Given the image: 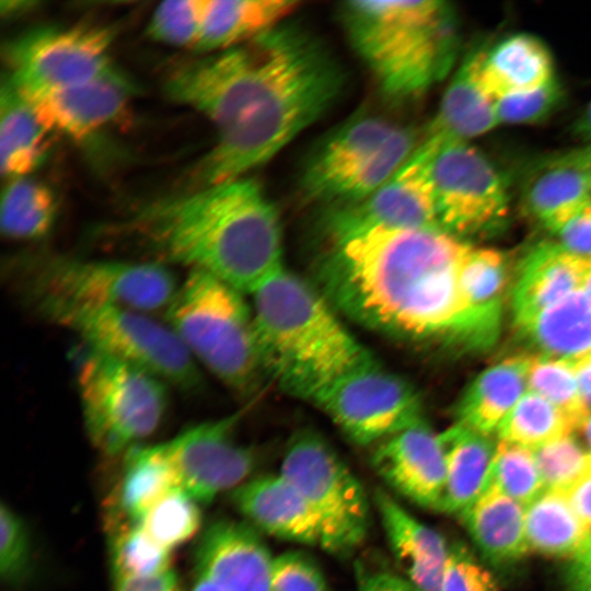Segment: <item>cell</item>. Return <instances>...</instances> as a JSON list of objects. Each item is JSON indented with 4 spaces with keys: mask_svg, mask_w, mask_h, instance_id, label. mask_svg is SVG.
Wrapping results in <instances>:
<instances>
[{
    "mask_svg": "<svg viewBox=\"0 0 591 591\" xmlns=\"http://www.w3.org/2000/svg\"><path fill=\"white\" fill-rule=\"evenodd\" d=\"M0 572L11 586L21 584L30 571L31 540L23 519L9 506L0 507Z\"/></svg>",
    "mask_w": 591,
    "mask_h": 591,
    "instance_id": "cell-44",
    "label": "cell"
},
{
    "mask_svg": "<svg viewBox=\"0 0 591 591\" xmlns=\"http://www.w3.org/2000/svg\"><path fill=\"white\" fill-rule=\"evenodd\" d=\"M479 76L485 93L494 101L537 89L556 78L548 47L528 33L509 35L487 47Z\"/></svg>",
    "mask_w": 591,
    "mask_h": 591,
    "instance_id": "cell-26",
    "label": "cell"
},
{
    "mask_svg": "<svg viewBox=\"0 0 591 591\" xmlns=\"http://www.w3.org/2000/svg\"><path fill=\"white\" fill-rule=\"evenodd\" d=\"M573 367L579 392L591 412V356L573 361Z\"/></svg>",
    "mask_w": 591,
    "mask_h": 591,
    "instance_id": "cell-52",
    "label": "cell"
},
{
    "mask_svg": "<svg viewBox=\"0 0 591 591\" xmlns=\"http://www.w3.org/2000/svg\"><path fill=\"white\" fill-rule=\"evenodd\" d=\"M531 355L509 357L480 372L457 405L459 424L490 436L528 391Z\"/></svg>",
    "mask_w": 591,
    "mask_h": 591,
    "instance_id": "cell-30",
    "label": "cell"
},
{
    "mask_svg": "<svg viewBox=\"0 0 591 591\" xmlns=\"http://www.w3.org/2000/svg\"><path fill=\"white\" fill-rule=\"evenodd\" d=\"M524 523L530 551L545 556L570 559L591 543L565 490L545 489L525 506Z\"/></svg>",
    "mask_w": 591,
    "mask_h": 591,
    "instance_id": "cell-34",
    "label": "cell"
},
{
    "mask_svg": "<svg viewBox=\"0 0 591 591\" xmlns=\"http://www.w3.org/2000/svg\"><path fill=\"white\" fill-rule=\"evenodd\" d=\"M528 391L536 393L567 414L578 430L591 415L579 392L573 361L531 355Z\"/></svg>",
    "mask_w": 591,
    "mask_h": 591,
    "instance_id": "cell-39",
    "label": "cell"
},
{
    "mask_svg": "<svg viewBox=\"0 0 591 591\" xmlns=\"http://www.w3.org/2000/svg\"><path fill=\"white\" fill-rule=\"evenodd\" d=\"M440 139L426 134L406 162L381 187L351 204L331 206L324 216L328 239L373 227L440 228L432 164Z\"/></svg>",
    "mask_w": 591,
    "mask_h": 591,
    "instance_id": "cell-14",
    "label": "cell"
},
{
    "mask_svg": "<svg viewBox=\"0 0 591 591\" xmlns=\"http://www.w3.org/2000/svg\"><path fill=\"white\" fill-rule=\"evenodd\" d=\"M494 487L524 507L546 488L531 448L499 440L487 476ZM485 489V490H486Z\"/></svg>",
    "mask_w": 591,
    "mask_h": 591,
    "instance_id": "cell-38",
    "label": "cell"
},
{
    "mask_svg": "<svg viewBox=\"0 0 591 591\" xmlns=\"http://www.w3.org/2000/svg\"><path fill=\"white\" fill-rule=\"evenodd\" d=\"M374 501L382 526L404 578L416 591H440L450 547L443 536L378 489Z\"/></svg>",
    "mask_w": 591,
    "mask_h": 591,
    "instance_id": "cell-22",
    "label": "cell"
},
{
    "mask_svg": "<svg viewBox=\"0 0 591 591\" xmlns=\"http://www.w3.org/2000/svg\"><path fill=\"white\" fill-rule=\"evenodd\" d=\"M132 93V83L115 68L82 84L20 94L50 131L82 140L116 121Z\"/></svg>",
    "mask_w": 591,
    "mask_h": 591,
    "instance_id": "cell-16",
    "label": "cell"
},
{
    "mask_svg": "<svg viewBox=\"0 0 591 591\" xmlns=\"http://www.w3.org/2000/svg\"><path fill=\"white\" fill-rule=\"evenodd\" d=\"M232 501L258 530L280 540L322 547L317 514L280 474L243 483L233 490Z\"/></svg>",
    "mask_w": 591,
    "mask_h": 591,
    "instance_id": "cell-21",
    "label": "cell"
},
{
    "mask_svg": "<svg viewBox=\"0 0 591 591\" xmlns=\"http://www.w3.org/2000/svg\"><path fill=\"white\" fill-rule=\"evenodd\" d=\"M113 32L103 26L45 27L9 48V81L23 94L95 80L115 69Z\"/></svg>",
    "mask_w": 591,
    "mask_h": 591,
    "instance_id": "cell-12",
    "label": "cell"
},
{
    "mask_svg": "<svg viewBox=\"0 0 591 591\" xmlns=\"http://www.w3.org/2000/svg\"><path fill=\"white\" fill-rule=\"evenodd\" d=\"M157 263L204 271L252 293L283 267L277 209L251 177L186 189L148 204L125 225Z\"/></svg>",
    "mask_w": 591,
    "mask_h": 591,
    "instance_id": "cell-3",
    "label": "cell"
},
{
    "mask_svg": "<svg viewBox=\"0 0 591 591\" xmlns=\"http://www.w3.org/2000/svg\"><path fill=\"white\" fill-rule=\"evenodd\" d=\"M356 591H416L403 576L375 571L360 576Z\"/></svg>",
    "mask_w": 591,
    "mask_h": 591,
    "instance_id": "cell-50",
    "label": "cell"
},
{
    "mask_svg": "<svg viewBox=\"0 0 591 591\" xmlns=\"http://www.w3.org/2000/svg\"><path fill=\"white\" fill-rule=\"evenodd\" d=\"M270 591H329V587L310 555L291 551L274 558Z\"/></svg>",
    "mask_w": 591,
    "mask_h": 591,
    "instance_id": "cell-45",
    "label": "cell"
},
{
    "mask_svg": "<svg viewBox=\"0 0 591 591\" xmlns=\"http://www.w3.org/2000/svg\"><path fill=\"white\" fill-rule=\"evenodd\" d=\"M439 139L432 164L439 227L460 239L498 229L510 204L500 171L470 141Z\"/></svg>",
    "mask_w": 591,
    "mask_h": 591,
    "instance_id": "cell-11",
    "label": "cell"
},
{
    "mask_svg": "<svg viewBox=\"0 0 591 591\" xmlns=\"http://www.w3.org/2000/svg\"><path fill=\"white\" fill-rule=\"evenodd\" d=\"M125 455L113 522L139 524L154 505L181 484L163 443L134 447Z\"/></svg>",
    "mask_w": 591,
    "mask_h": 591,
    "instance_id": "cell-32",
    "label": "cell"
},
{
    "mask_svg": "<svg viewBox=\"0 0 591 591\" xmlns=\"http://www.w3.org/2000/svg\"><path fill=\"white\" fill-rule=\"evenodd\" d=\"M590 201H591V199H590Z\"/></svg>",
    "mask_w": 591,
    "mask_h": 591,
    "instance_id": "cell-58",
    "label": "cell"
},
{
    "mask_svg": "<svg viewBox=\"0 0 591 591\" xmlns=\"http://www.w3.org/2000/svg\"><path fill=\"white\" fill-rule=\"evenodd\" d=\"M114 580L150 577L171 570V552L151 540L140 524L114 523L109 542Z\"/></svg>",
    "mask_w": 591,
    "mask_h": 591,
    "instance_id": "cell-37",
    "label": "cell"
},
{
    "mask_svg": "<svg viewBox=\"0 0 591 591\" xmlns=\"http://www.w3.org/2000/svg\"><path fill=\"white\" fill-rule=\"evenodd\" d=\"M198 503L182 487L175 488L154 505L139 524L151 540L172 551L198 532L201 524Z\"/></svg>",
    "mask_w": 591,
    "mask_h": 591,
    "instance_id": "cell-40",
    "label": "cell"
},
{
    "mask_svg": "<svg viewBox=\"0 0 591 591\" xmlns=\"http://www.w3.org/2000/svg\"><path fill=\"white\" fill-rule=\"evenodd\" d=\"M582 289L591 304V267L590 269L588 270L587 273V276L584 278V281H583V285H582Z\"/></svg>",
    "mask_w": 591,
    "mask_h": 591,
    "instance_id": "cell-57",
    "label": "cell"
},
{
    "mask_svg": "<svg viewBox=\"0 0 591 591\" xmlns=\"http://www.w3.org/2000/svg\"><path fill=\"white\" fill-rule=\"evenodd\" d=\"M260 370L285 391L311 401L373 360L314 288L285 267L252 293Z\"/></svg>",
    "mask_w": 591,
    "mask_h": 591,
    "instance_id": "cell-4",
    "label": "cell"
},
{
    "mask_svg": "<svg viewBox=\"0 0 591 591\" xmlns=\"http://www.w3.org/2000/svg\"><path fill=\"white\" fill-rule=\"evenodd\" d=\"M525 507L494 487L487 488L460 517L473 542L495 565H510L530 551Z\"/></svg>",
    "mask_w": 591,
    "mask_h": 591,
    "instance_id": "cell-29",
    "label": "cell"
},
{
    "mask_svg": "<svg viewBox=\"0 0 591 591\" xmlns=\"http://www.w3.org/2000/svg\"><path fill=\"white\" fill-rule=\"evenodd\" d=\"M313 403L358 444L381 442L424 419L414 387L374 359L337 379Z\"/></svg>",
    "mask_w": 591,
    "mask_h": 591,
    "instance_id": "cell-13",
    "label": "cell"
},
{
    "mask_svg": "<svg viewBox=\"0 0 591 591\" xmlns=\"http://www.w3.org/2000/svg\"><path fill=\"white\" fill-rule=\"evenodd\" d=\"M299 5L294 0H209L195 49L212 54L245 44L286 22Z\"/></svg>",
    "mask_w": 591,
    "mask_h": 591,
    "instance_id": "cell-31",
    "label": "cell"
},
{
    "mask_svg": "<svg viewBox=\"0 0 591 591\" xmlns=\"http://www.w3.org/2000/svg\"><path fill=\"white\" fill-rule=\"evenodd\" d=\"M566 493L577 515L591 529V476L583 478Z\"/></svg>",
    "mask_w": 591,
    "mask_h": 591,
    "instance_id": "cell-51",
    "label": "cell"
},
{
    "mask_svg": "<svg viewBox=\"0 0 591 591\" xmlns=\"http://www.w3.org/2000/svg\"><path fill=\"white\" fill-rule=\"evenodd\" d=\"M566 152L576 161L591 169V143L582 148H577V149L569 150Z\"/></svg>",
    "mask_w": 591,
    "mask_h": 591,
    "instance_id": "cell-54",
    "label": "cell"
},
{
    "mask_svg": "<svg viewBox=\"0 0 591 591\" xmlns=\"http://www.w3.org/2000/svg\"><path fill=\"white\" fill-rule=\"evenodd\" d=\"M8 274L27 304L53 300L150 312L167 308L178 288L172 270L157 262L38 255L14 260Z\"/></svg>",
    "mask_w": 591,
    "mask_h": 591,
    "instance_id": "cell-7",
    "label": "cell"
},
{
    "mask_svg": "<svg viewBox=\"0 0 591 591\" xmlns=\"http://www.w3.org/2000/svg\"><path fill=\"white\" fill-rule=\"evenodd\" d=\"M193 591H223L216 584L211 583L210 581L198 577L197 581L194 584Z\"/></svg>",
    "mask_w": 591,
    "mask_h": 591,
    "instance_id": "cell-55",
    "label": "cell"
},
{
    "mask_svg": "<svg viewBox=\"0 0 591 591\" xmlns=\"http://www.w3.org/2000/svg\"><path fill=\"white\" fill-rule=\"evenodd\" d=\"M514 329L532 356L566 361L591 356V304L582 288Z\"/></svg>",
    "mask_w": 591,
    "mask_h": 591,
    "instance_id": "cell-27",
    "label": "cell"
},
{
    "mask_svg": "<svg viewBox=\"0 0 591 591\" xmlns=\"http://www.w3.org/2000/svg\"><path fill=\"white\" fill-rule=\"evenodd\" d=\"M279 474L317 514L322 548L346 555L364 541L370 519L366 491L322 437L309 431L298 434L285 453Z\"/></svg>",
    "mask_w": 591,
    "mask_h": 591,
    "instance_id": "cell-10",
    "label": "cell"
},
{
    "mask_svg": "<svg viewBox=\"0 0 591 591\" xmlns=\"http://www.w3.org/2000/svg\"><path fill=\"white\" fill-rule=\"evenodd\" d=\"M485 45L473 47L463 58L426 134L468 141L499 126L495 101L484 91L480 63Z\"/></svg>",
    "mask_w": 591,
    "mask_h": 591,
    "instance_id": "cell-25",
    "label": "cell"
},
{
    "mask_svg": "<svg viewBox=\"0 0 591 591\" xmlns=\"http://www.w3.org/2000/svg\"><path fill=\"white\" fill-rule=\"evenodd\" d=\"M508 263L494 248H474L466 254L461 285L467 306L463 350H486L498 339L508 291Z\"/></svg>",
    "mask_w": 591,
    "mask_h": 591,
    "instance_id": "cell-23",
    "label": "cell"
},
{
    "mask_svg": "<svg viewBox=\"0 0 591 591\" xmlns=\"http://www.w3.org/2000/svg\"><path fill=\"white\" fill-rule=\"evenodd\" d=\"M237 419L205 421L163 443L181 487L198 502L237 488L255 466L253 450L235 440Z\"/></svg>",
    "mask_w": 591,
    "mask_h": 591,
    "instance_id": "cell-15",
    "label": "cell"
},
{
    "mask_svg": "<svg viewBox=\"0 0 591 591\" xmlns=\"http://www.w3.org/2000/svg\"><path fill=\"white\" fill-rule=\"evenodd\" d=\"M273 561L258 533L231 520L209 525L195 551L198 577L223 591H270Z\"/></svg>",
    "mask_w": 591,
    "mask_h": 591,
    "instance_id": "cell-18",
    "label": "cell"
},
{
    "mask_svg": "<svg viewBox=\"0 0 591 591\" xmlns=\"http://www.w3.org/2000/svg\"><path fill=\"white\" fill-rule=\"evenodd\" d=\"M439 439L445 461L439 511L460 515L485 491L497 443L459 422L439 433Z\"/></svg>",
    "mask_w": 591,
    "mask_h": 591,
    "instance_id": "cell-28",
    "label": "cell"
},
{
    "mask_svg": "<svg viewBox=\"0 0 591 591\" xmlns=\"http://www.w3.org/2000/svg\"><path fill=\"white\" fill-rule=\"evenodd\" d=\"M372 464L397 494L422 508L439 511L445 461L439 433L425 419L379 442Z\"/></svg>",
    "mask_w": 591,
    "mask_h": 591,
    "instance_id": "cell-17",
    "label": "cell"
},
{
    "mask_svg": "<svg viewBox=\"0 0 591 591\" xmlns=\"http://www.w3.org/2000/svg\"><path fill=\"white\" fill-rule=\"evenodd\" d=\"M590 199L591 169L564 152L530 176L520 204L529 219L554 234Z\"/></svg>",
    "mask_w": 591,
    "mask_h": 591,
    "instance_id": "cell-24",
    "label": "cell"
},
{
    "mask_svg": "<svg viewBox=\"0 0 591 591\" xmlns=\"http://www.w3.org/2000/svg\"><path fill=\"white\" fill-rule=\"evenodd\" d=\"M345 74L302 26L283 22L199 65L196 101L218 137L189 172L188 189L245 177L337 102Z\"/></svg>",
    "mask_w": 591,
    "mask_h": 591,
    "instance_id": "cell-1",
    "label": "cell"
},
{
    "mask_svg": "<svg viewBox=\"0 0 591 591\" xmlns=\"http://www.w3.org/2000/svg\"><path fill=\"white\" fill-rule=\"evenodd\" d=\"M440 591H498L491 573L462 544L450 547Z\"/></svg>",
    "mask_w": 591,
    "mask_h": 591,
    "instance_id": "cell-46",
    "label": "cell"
},
{
    "mask_svg": "<svg viewBox=\"0 0 591 591\" xmlns=\"http://www.w3.org/2000/svg\"><path fill=\"white\" fill-rule=\"evenodd\" d=\"M564 88L557 78L522 93L495 101L499 125H536L548 119L561 105Z\"/></svg>",
    "mask_w": 591,
    "mask_h": 591,
    "instance_id": "cell-43",
    "label": "cell"
},
{
    "mask_svg": "<svg viewBox=\"0 0 591 591\" xmlns=\"http://www.w3.org/2000/svg\"><path fill=\"white\" fill-rule=\"evenodd\" d=\"M338 13L350 46L393 100L419 97L452 65L454 19L443 1L355 0Z\"/></svg>",
    "mask_w": 591,
    "mask_h": 591,
    "instance_id": "cell-5",
    "label": "cell"
},
{
    "mask_svg": "<svg viewBox=\"0 0 591 591\" xmlns=\"http://www.w3.org/2000/svg\"><path fill=\"white\" fill-rule=\"evenodd\" d=\"M532 450L546 489L567 491L583 478L591 476V452L575 433Z\"/></svg>",
    "mask_w": 591,
    "mask_h": 591,
    "instance_id": "cell-41",
    "label": "cell"
},
{
    "mask_svg": "<svg viewBox=\"0 0 591 591\" xmlns=\"http://www.w3.org/2000/svg\"><path fill=\"white\" fill-rule=\"evenodd\" d=\"M591 263L567 253L555 240L535 244L521 259L510 292L513 327L581 289Z\"/></svg>",
    "mask_w": 591,
    "mask_h": 591,
    "instance_id": "cell-20",
    "label": "cell"
},
{
    "mask_svg": "<svg viewBox=\"0 0 591 591\" xmlns=\"http://www.w3.org/2000/svg\"><path fill=\"white\" fill-rule=\"evenodd\" d=\"M556 242L570 255L591 263V201L556 233Z\"/></svg>",
    "mask_w": 591,
    "mask_h": 591,
    "instance_id": "cell-47",
    "label": "cell"
},
{
    "mask_svg": "<svg viewBox=\"0 0 591 591\" xmlns=\"http://www.w3.org/2000/svg\"><path fill=\"white\" fill-rule=\"evenodd\" d=\"M85 350L77 381L88 437L106 455L127 452L162 421L167 406L166 382L136 364Z\"/></svg>",
    "mask_w": 591,
    "mask_h": 591,
    "instance_id": "cell-8",
    "label": "cell"
},
{
    "mask_svg": "<svg viewBox=\"0 0 591 591\" xmlns=\"http://www.w3.org/2000/svg\"><path fill=\"white\" fill-rule=\"evenodd\" d=\"M578 431H581L586 441V447L591 452V415L586 419Z\"/></svg>",
    "mask_w": 591,
    "mask_h": 591,
    "instance_id": "cell-56",
    "label": "cell"
},
{
    "mask_svg": "<svg viewBox=\"0 0 591 591\" xmlns=\"http://www.w3.org/2000/svg\"><path fill=\"white\" fill-rule=\"evenodd\" d=\"M209 0H170L160 3L148 23V35L153 40L176 46L196 47Z\"/></svg>",
    "mask_w": 591,
    "mask_h": 591,
    "instance_id": "cell-42",
    "label": "cell"
},
{
    "mask_svg": "<svg viewBox=\"0 0 591 591\" xmlns=\"http://www.w3.org/2000/svg\"><path fill=\"white\" fill-rule=\"evenodd\" d=\"M572 134L591 143V101L572 124Z\"/></svg>",
    "mask_w": 591,
    "mask_h": 591,
    "instance_id": "cell-53",
    "label": "cell"
},
{
    "mask_svg": "<svg viewBox=\"0 0 591 591\" xmlns=\"http://www.w3.org/2000/svg\"><path fill=\"white\" fill-rule=\"evenodd\" d=\"M387 118L357 115L331 134L311 154L301 176L305 196L329 202L335 190L361 169L399 129Z\"/></svg>",
    "mask_w": 591,
    "mask_h": 591,
    "instance_id": "cell-19",
    "label": "cell"
},
{
    "mask_svg": "<svg viewBox=\"0 0 591 591\" xmlns=\"http://www.w3.org/2000/svg\"><path fill=\"white\" fill-rule=\"evenodd\" d=\"M57 216L54 193L27 177L11 179L2 193L0 225L11 240H38L48 234Z\"/></svg>",
    "mask_w": 591,
    "mask_h": 591,
    "instance_id": "cell-35",
    "label": "cell"
},
{
    "mask_svg": "<svg viewBox=\"0 0 591 591\" xmlns=\"http://www.w3.org/2000/svg\"><path fill=\"white\" fill-rule=\"evenodd\" d=\"M166 322L195 361L231 389H250L260 366L253 312L242 292L193 270L169 303Z\"/></svg>",
    "mask_w": 591,
    "mask_h": 591,
    "instance_id": "cell-6",
    "label": "cell"
},
{
    "mask_svg": "<svg viewBox=\"0 0 591 591\" xmlns=\"http://www.w3.org/2000/svg\"><path fill=\"white\" fill-rule=\"evenodd\" d=\"M328 240L323 278L344 311L379 331L462 349L468 243L441 228L373 227Z\"/></svg>",
    "mask_w": 591,
    "mask_h": 591,
    "instance_id": "cell-2",
    "label": "cell"
},
{
    "mask_svg": "<svg viewBox=\"0 0 591 591\" xmlns=\"http://www.w3.org/2000/svg\"><path fill=\"white\" fill-rule=\"evenodd\" d=\"M114 591H182V588L171 569L150 577L114 580Z\"/></svg>",
    "mask_w": 591,
    "mask_h": 591,
    "instance_id": "cell-48",
    "label": "cell"
},
{
    "mask_svg": "<svg viewBox=\"0 0 591 591\" xmlns=\"http://www.w3.org/2000/svg\"><path fill=\"white\" fill-rule=\"evenodd\" d=\"M565 581L570 591H591V543L569 559Z\"/></svg>",
    "mask_w": 591,
    "mask_h": 591,
    "instance_id": "cell-49",
    "label": "cell"
},
{
    "mask_svg": "<svg viewBox=\"0 0 591 591\" xmlns=\"http://www.w3.org/2000/svg\"><path fill=\"white\" fill-rule=\"evenodd\" d=\"M50 130L9 80L0 95V169L10 181L26 177L48 151Z\"/></svg>",
    "mask_w": 591,
    "mask_h": 591,
    "instance_id": "cell-33",
    "label": "cell"
},
{
    "mask_svg": "<svg viewBox=\"0 0 591 591\" xmlns=\"http://www.w3.org/2000/svg\"><path fill=\"white\" fill-rule=\"evenodd\" d=\"M28 306L49 323L78 335L86 348L143 368L181 390L192 392L201 386L198 366L178 337L142 312L53 300L34 301Z\"/></svg>",
    "mask_w": 591,
    "mask_h": 591,
    "instance_id": "cell-9",
    "label": "cell"
},
{
    "mask_svg": "<svg viewBox=\"0 0 591 591\" xmlns=\"http://www.w3.org/2000/svg\"><path fill=\"white\" fill-rule=\"evenodd\" d=\"M577 430L567 414L536 393L526 391L496 432L500 440L534 449Z\"/></svg>",
    "mask_w": 591,
    "mask_h": 591,
    "instance_id": "cell-36",
    "label": "cell"
}]
</instances>
